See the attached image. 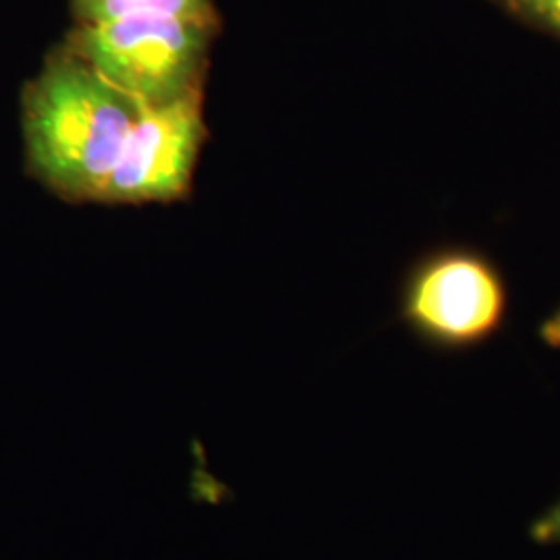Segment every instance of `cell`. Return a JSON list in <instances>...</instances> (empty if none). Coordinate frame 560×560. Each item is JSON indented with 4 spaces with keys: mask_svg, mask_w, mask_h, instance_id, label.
I'll list each match as a JSON object with an SVG mask.
<instances>
[{
    "mask_svg": "<svg viewBox=\"0 0 560 560\" xmlns=\"http://www.w3.org/2000/svg\"><path fill=\"white\" fill-rule=\"evenodd\" d=\"M27 171L67 201H101L140 104L65 44L23 90Z\"/></svg>",
    "mask_w": 560,
    "mask_h": 560,
    "instance_id": "1",
    "label": "cell"
},
{
    "mask_svg": "<svg viewBox=\"0 0 560 560\" xmlns=\"http://www.w3.org/2000/svg\"><path fill=\"white\" fill-rule=\"evenodd\" d=\"M509 310L501 266L469 245L428 252L400 284V320L416 339L446 353L490 342L506 326Z\"/></svg>",
    "mask_w": 560,
    "mask_h": 560,
    "instance_id": "2",
    "label": "cell"
},
{
    "mask_svg": "<svg viewBox=\"0 0 560 560\" xmlns=\"http://www.w3.org/2000/svg\"><path fill=\"white\" fill-rule=\"evenodd\" d=\"M217 32L196 21H110L75 25L65 46L127 98L156 106L203 88Z\"/></svg>",
    "mask_w": 560,
    "mask_h": 560,
    "instance_id": "3",
    "label": "cell"
},
{
    "mask_svg": "<svg viewBox=\"0 0 560 560\" xmlns=\"http://www.w3.org/2000/svg\"><path fill=\"white\" fill-rule=\"evenodd\" d=\"M206 136L203 88L177 101L140 106L101 201L180 200L191 187Z\"/></svg>",
    "mask_w": 560,
    "mask_h": 560,
    "instance_id": "4",
    "label": "cell"
},
{
    "mask_svg": "<svg viewBox=\"0 0 560 560\" xmlns=\"http://www.w3.org/2000/svg\"><path fill=\"white\" fill-rule=\"evenodd\" d=\"M78 25L122 20H185L221 25L212 0H71Z\"/></svg>",
    "mask_w": 560,
    "mask_h": 560,
    "instance_id": "5",
    "label": "cell"
},
{
    "mask_svg": "<svg viewBox=\"0 0 560 560\" xmlns=\"http://www.w3.org/2000/svg\"><path fill=\"white\" fill-rule=\"evenodd\" d=\"M520 20L560 38V0H499Z\"/></svg>",
    "mask_w": 560,
    "mask_h": 560,
    "instance_id": "6",
    "label": "cell"
},
{
    "mask_svg": "<svg viewBox=\"0 0 560 560\" xmlns=\"http://www.w3.org/2000/svg\"><path fill=\"white\" fill-rule=\"evenodd\" d=\"M529 538L540 546H560V499L529 525Z\"/></svg>",
    "mask_w": 560,
    "mask_h": 560,
    "instance_id": "7",
    "label": "cell"
},
{
    "mask_svg": "<svg viewBox=\"0 0 560 560\" xmlns=\"http://www.w3.org/2000/svg\"><path fill=\"white\" fill-rule=\"evenodd\" d=\"M538 335L544 345L560 351V305L546 320L541 322Z\"/></svg>",
    "mask_w": 560,
    "mask_h": 560,
    "instance_id": "8",
    "label": "cell"
}]
</instances>
